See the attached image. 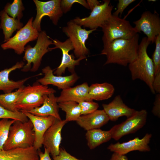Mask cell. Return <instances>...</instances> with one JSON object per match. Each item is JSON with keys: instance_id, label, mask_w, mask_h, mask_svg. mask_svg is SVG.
<instances>
[{"instance_id": "6da1fadb", "label": "cell", "mask_w": 160, "mask_h": 160, "mask_svg": "<svg viewBox=\"0 0 160 160\" xmlns=\"http://www.w3.org/2000/svg\"><path fill=\"white\" fill-rule=\"evenodd\" d=\"M139 36L137 33L129 39H115L103 46L101 55L106 56L104 65L116 64L126 66L137 57Z\"/></svg>"}, {"instance_id": "7a4b0ae2", "label": "cell", "mask_w": 160, "mask_h": 160, "mask_svg": "<svg viewBox=\"0 0 160 160\" xmlns=\"http://www.w3.org/2000/svg\"><path fill=\"white\" fill-rule=\"evenodd\" d=\"M151 43L146 37L142 38L139 44L137 56L128 64V68L133 80L139 79L143 81L151 92L155 94L153 87L155 68L152 60L147 52V48Z\"/></svg>"}, {"instance_id": "3957f363", "label": "cell", "mask_w": 160, "mask_h": 160, "mask_svg": "<svg viewBox=\"0 0 160 160\" xmlns=\"http://www.w3.org/2000/svg\"><path fill=\"white\" fill-rule=\"evenodd\" d=\"M33 125L29 119L25 122L15 120L10 126L8 137L3 147L4 150L26 148L33 146L35 135Z\"/></svg>"}, {"instance_id": "277c9868", "label": "cell", "mask_w": 160, "mask_h": 160, "mask_svg": "<svg viewBox=\"0 0 160 160\" xmlns=\"http://www.w3.org/2000/svg\"><path fill=\"white\" fill-rule=\"evenodd\" d=\"M56 92L53 88L36 81L32 85L24 87L16 102V108L19 111H29L42 104L44 95Z\"/></svg>"}, {"instance_id": "5b68a950", "label": "cell", "mask_w": 160, "mask_h": 160, "mask_svg": "<svg viewBox=\"0 0 160 160\" xmlns=\"http://www.w3.org/2000/svg\"><path fill=\"white\" fill-rule=\"evenodd\" d=\"M45 31L39 32L35 45L32 47L28 45L25 47L24 61L27 62L21 70L24 72L30 71L35 72L39 69L43 56L47 52L51 51L49 46L53 44L52 40L49 39Z\"/></svg>"}, {"instance_id": "8992f818", "label": "cell", "mask_w": 160, "mask_h": 160, "mask_svg": "<svg viewBox=\"0 0 160 160\" xmlns=\"http://www.w3.org/2000/svg\"><path fill=\"white\" fill-rule=\"evenodd\" d=\"M101 28L103 46L116 39L131 38L137 33L129 21L112 14Z\"/></svg>"}, {"instance_id": "52a82bcc", "label": "cell", "mask_w": 160, "mask_h": 160, "mask_svg": "<svg viewBox=\"0 0 160 160\" xmlns=\"http://www.w3.org/2000/svg\"><path fill=\"white\" fill-rule=\"evenodd\" d=\"M96 29L87 30L77 24L73 20L67 23V25L62 28V31L70 40L74 48V53L77 59L86 57L89 51L87 47L86 41L90 34Z\"/></svg>"}, {"instance_id": "ba28073f", "label": "cell", "mask_w": 160, "mask_h": 160, "mask_svg": "<svg viewBox=\"0 0 160 160\" xmlns=\"http://www.w3.org/2000/svg\"><path fill=\"white\" fill-rule=\"evenodd\" d=\"M33 21L32 17L13 37L1 45L2 48L4 50L13 49L18 55L23 53L26 44L37 39L39 36V32L32 25Z\"/></svg>"}, {"instance_id": "9c48e42d", "label": "cell", "mask_w": 160, "mask_h": 160, "mask_svg": "<svg viewBox=\"0 0 160 160\" xmlns=\"http://www.w3.org/2000/svg\"><path fill=\"white\" fill-rule=\"evenodd\" d=\"M110 2V0H104L103 4L93 9L88 17L83 18L76 17L72 20L77 24L90 30L101 28L112 15L113 6Z\"/></svg>"}, {"instance_id": "30bf717a", "label": "cell", "mask_w": 160, "mask_h": 160, "mask_svg": "<svg viewBox=\"0 0 160 160\" xmlns=\"http://www.w3.org/2000/svg\"><path fill=\"white\" fill-rule=\"evenodd\" d=\"M147 115L148 113L145 109L136 111L132 116L109 130L112 138L118 140L125 135L135 133L145 125Z\"/></svg>"}, {"instance_id": "8fae6325", "label": "cell", "mask_w": 160, "mask_h": 160, "mask_svg": "<svg viewBox=\"0 0 160 160\" xmlns=\"http://www.w3.org/2000/svg\"><path fill=\"white\" fill-rule=\"evenodd\" d=\"M33 1L36 6L37 13L33 22V27L39 32H40L41 31V20L46 16L49 17L54 25H57L63 14L60 6L61 0H51L47 1L38 0Z\"/></svg>"}, {"instance_id": "7c38bea8", "label": "cell", "mask_w": 160, "mask_h": 160, "mask_svg": "<svg viewBox=\"0 0 160 160\" xmlns=\"http://www.w3.org/2000/svg\"><path fill=\"white\" fill-rule=\"evenodd\" d=\"M51 39L52 44L55 45V47L52 48L49 47V49L51 51L55 49H59L61 50L62 53L60 64L53 73L54 74L61 76L65 73L66 68L71 74L75 73V66L79 65L80 61L86 57H81L75 60L73 55L69 54V51L73 50L74 48L69 38L63 42L57 39Z\"/></svg>"}, {"instance_id": "4fadbf2b", "label": "cell", "mask_w": 160, "mask_h": 160, "mask_svg": "<svg viewBox=\"0 0 160 160\" xmlns=\"http://www.w3.org/2000/svg\"><path fill=\"white\" fill-rule=\"evenodd\" d=\"M133 23L136 33L143 32L151 43L154 42L156 36L160 34V18L156 12L145 11Z\"/></svg>"}, {"instance_id": "5bb4252c", "label": "cell", "mask_w": 160, "mask_h": 160, "mask_svg": "<svg viewBox=\"0 0 160 160\" xmlns=\"http://www.w3.org/2000/svg\"><path fill=\"white\" fill-rule=\"evenodd\" d=\"M67 122L65 120L55 119L52 125L45 132L43 137L42 145L48 149L52 158L58 155L60 152V145L62 138V129Z\"/></svg>"}, {"instance_id": "9a60e30c", "label": "cell", "mask_w": 160, "mask_h": 160, "mask_svg": "<svg viewBox=\"0 0 160 160\" xmlns=\"http://www.w3.org/2000/svg\"><path fill=\"white\" fill-rule=\"evenodd\" d=\"M152 135L146 133L141 139L137 137L128 141L111 144L107 148L111 152L125 155L129 152L135 151L140 152H149L151 149L149 145Z\"/></svg>"}, {"instance_id": "2e32d148", "label": "cell", "mask_w": 160, "mask_h": 160, "mask_svg": "<svg viewBox=\"0 0 160 160\" xmlns=\"http://www.w3.org/2000/svg\"><path fill=\"white\" fill-rule=\"evenodd\" d=\"M42 71L44 76L36 81L43 85H52L59 89L63 90L71 87L79 78L76 73L66 76H55L53 73V70L49 66L43 68Z\"/></svg>"}, {"instance_id": "e0dca14e", "label": "cell", "mask_w": 160, "mask_h": 160, "mask_svg": "<svg viewBox=\"0 0 160 160\" xmlns=\"http://www.w3.org/2000/svg\"><path fill=\"white\" fill-rule=\"evenodd\" d=\"M21 112L33 124V130L35 135V140L33 147L37 150H39L42 145L43 136L45 132L53 124L55 118L51 116L40 117L27 112Z\"/></svg>"}, {"instance_id": "ac0fdd59", "label": "cell", "mask_w": 160, "mask_h": 160, "mask_svg": "<svg viewBox=\"0 0 160 160\" xmlns=\"http://www.w3.org/2000/svg\"><path fill=\"white\" fill-rule=\"evenodd\" d=\"M102 106L109 120L113 121H116L119 118L123 116L128 118L136 111L124 103L121 96L119 95L116 96L108 104H103Z\"/></svg>"}, {"instance_id": "d6986e66", "label": "cell", "mask_w": 160, "mask_h": 160, "mask_svg": "<svg viewBox=\"0 0 160 160\" xmlns=\"http://www.w3.org/2000/svg\"><path fill=\"white\" fill-rule=\"evenodd\" d=\"M89 87L88 83L85 82L62 90L59 96L57 97V102L58 103L70 101L79 103L84 101H93L89 95Z\"/></svg>"}, {"instance_id": "ffe728a7", "label": "cell", "mask_w": 160, "mask_h": 160, "mask_svg": "<svg viewBox=\"0 0 160 160\" xmlns=\"http://www.w3.org/2000/svg\"><path fill=\"white\" fill-rule=\"evenodd\" d=\"M25 65L23 61L18 62L12 67L0 71V90H2L4 93L12 92L15 89H18L24 86L25 82L33 77H29L17 81L9 79V74L12 71L22 68Z\"/></svg>"}, {"instance_id": "44dd1931", "label": "cell", "mask_w": 160, "mask_h": 160, "mask_svg": "<svg viewBox=\"0 0 160 160\" xmlns=\"http://www.w3.org/2000/svg\"><path fill=\"white\" fill-rule=\"evenodd\" d=\"M43 98V103L40 106L27 112L38 116H51L57 119H61L59 113L57 97H55L54 93L45 95Z\"/></svg>"}, {"instance_id": "7402d4cb", "label": "cell", "mask_w": 160, "mask_h": 160, "mask_svg": "<svg viewBox=\"0 0 160 160\" xmlns=\"http://www.w3.org/2000/svg\"><path fill=\"white\" fill-rule=\"evenodd\" d=\"M109 120L103 110H97L91 113L81 115L76 122L80 127L87 131L99 128Z\"/></svg>"}, {"instance_id": "603a6c76", "label": "cell", "mask_w": 160, "mask_h": 160, "mask_svg": "<svg viewBox=\"0 0 160 160\" xmlns=\"http://www.w3.org/2000/svg\"><path fill=\"white\" fill-rule=\"evenodd\" d=\"M0 160H39L38 150L33 146L0 150Z\"/></svg>"}, {"instance_id": "cb8c5ba5", "label": "cell", "mask_w": 160, "mask_h": 160, "mask_svg": "<svg viewBox=\"0 0 160 160\" xmlns=\"http://www.w3.org/2000/svg\"><path fill=\"white\" fill-rule=\"evenodd\" d=\"M0 28L3 31L4 42L11 38L15 31L19 30L23 26L20 20L10 17L4 10L0 12Z\"/></svg>"}, {"instance_id": "d4e9b609", "label": "cell", "mask_w": 160, "mask_h": 160, "mask_svg": "<svg viewBox=\"0 0 160 160\" xmlns=\"http://www.w3.org/2000/svg\"><path fill=\"white\" fill-rule=\"evenodd\" d=\"M113 86L108 82L92 84L89 87V94L92 100L100 101L108 99L113 94Z\"/></svg>"}, {"instance_id": "484cf974", "label": "cell", "mask_w": 160, "mask_h": 160, "mask_svg": "<svg viewBox=\"0 0 160 160\" xmlns=\"http://www.w3.org/2000/svg\"><path fill=\"white\" fill-rule=\"evenodd\" d=\"M85 136L87 145L90 149H95L112 138L109 130L104 131L99 128L87 131Z\"/></svg>"}, {"instance_id": "4316f807", "label": "cell", "mask_w": 160, "mask_h": 160, "mask_svg": "<svg viewBox=\"0 0 160 160\" xmlns=\"http://www.w3.org/2000/svg\"><path fill=\"white\" fill-rule=\"evenodd\" d=\"M59 108L66 113L65 120L68 122L76 121L81 115V109L78 103L73 101L58 103Z\"/></svg>"}, {"instance_id": "83f0119b", "label": "cell", "mask_w": 160, "mask_h": 160, "mask_svg": "<svg viewBox=\"0 0 160 160\" xmlns=\"http://www.w3.org/2000/svg\"><path fill=\"white\" fill-rule=\"evenodd\" d=\"M24 86L15 92L0 94V105L12 112L19 111L16 108L15 105Z\"/></svg>"}, {"instance_id": "f1b7e54d", "label": "cell", "mask_w": 160, "mask_h": 160, "mask_svg": "<svg viewBox=\"0 0 160 160\" xmlns=\"http://www.w3.org/2000/svg\"><path fill=\"white\" fill-rule=\"evenodd\" d=\"M24 9L22 0H14L11 3H7L4 10L11 17L20 20L23 17V11Z\"/></svg>"}, {"instance_id": "f546056e", "label": "cell", "mask_w": 160, "mask_h": 160, "mask_svg": "<svg viewBox=\"0 0 160 160\" xmlns=\"http://www.w3.org/2000/svg\"><path fill=\"white\" fill-rule=\"evenodd\" d=\"M15 121L8 119L0 120V150L3 149V145L7 139L10 127Z\"/></svg>"}, {"instance_id": "4dcf8cb0", "label": "cell", "mask_w": 160, "mask_h": 160, "mask_svg": "<svg viewBox=\"0 0 160 160\" xmlns=\"http://www.w3.org/2000/svg\"><path fill=\"white\" fill-rule=\"evenodd\" d=\"M8 119L25 122L28 119L22 112H12L6 109L0 105V119Z\"/></svg>"}, {"instance_id": "1f68e13d", "label": "cell", "mask_w": 160, "mask_h": 160, "mask_svg": "<svg viewBox=\"0 0 160 160\" xmlns=\"http://www.w3.org/2000/svg\"><path fill=\"white\" fill-rule=\"evenodd\" d=\"M154 42L155 48L151 59L154 67L155 75L160 72V34L156 36Z\"/></svg>"}, {"instance_id": "d6a6232c", "label": "cell", "mask_w": 160, "mask_h": 160, "mask_svg": "<svg viewBox=\"0 0 160 160\" xmlns=\"http://www.w3.org/2000/svg\"><path fill=\"white\" fill-rule=\"evenodd\" d=\"M81 109V114L85 115L91 113L97 110L98 103L93 101H84L78 103Z\"/></svg>"}, {"instance_id": "836d02e7", "label": "cell", "mask_w": 160, "mask_h": 160, "mask_svg": "<svg viewBox=\"0 0 160 160\" xmlns=\"http://www.w3.org/2000/svg\"><path fill=\"white\" fill-rule=\"evenodd\" d=\"M75 3H79L86 9H89L87 1L85 0H61L60 6L63 14L69 11L72 5Z\"/></svg>"}, {"instance_id": "e575fe53", "label": "cell", "mask_w": 160, "mask_h": 160, "mask_svg": "<svg viewBox=\"0 0 160 160\" xmlns=\"http://www.w3.org/2000/svg\"><path fill=\"white\" fill-rule=\"evenodd\" d=\"M135 0H119L117 4V9L112 14L115 16H121L124 9L131 4L135 1Z\"/></svg>"}, {"instance_id": "d590c367", "label": "cell", "mask_w": 160, "mask_h": 160, "mask_svg": "<svg viewBox=\"0 0 160 160\" xmlns=\"http://www.w3.org/2000/svg\"><path fill=\"white\" fill-rule=\"evenodd\" d=\"M53 160H82L71 155L62 148H60L59 155L53 157Z\"/></svg>"}, {"instance_id": "8d00e7d4", "label": "cell", "mask_w": 160, "mask_h": 160, "mask_svg": "<svg viewBox=\"0 0 160 160\" xmlns=\"http://www.w3.org/2000/svg\"><path fill=\"white\" fill-rule=\"evenodd\" d=\"M152 112L155 116L160 117V94L156 95Z\"/></svg>"}, {"instance_id": "74e56055", "label": "cell", "mask_w": 160, "mask_h": 160, "mask_svg": "<svg viewBox=\"0 0 160 160\" xmlns=\"http://www.w3.org/2000/svg\"><path fill=\"white\" fill-rule=\"evenodd\" d=\"M153 87L155 93L160 94V72L155 75Z\"/></svg>"}, {"instance_id": "f35d334b", "label": "cell", "mask_w": 160, "mask_h": 160, "mask_svg": "<svg viewBox=\"0 0 160 160\" xmlns=\"http://www.w3.org/2000/svg\"><path fill=\"white\" fill-rule=\"evenodd\" d=\"M38 153L39 160H52L50 156L49 151L45 148L44 153L40 151H38Z\"/></svg>"}, {"instance_id": "ab89813d", "label": "cell", "mask_w": 160, "mask_h": 160, "mask_svg": "<svg viewBox=\"0 0 160 160\" xmlns=\"http://www.w3.org/2000/svg\"><path fill=\"white\" fill-rule=\"evenodd\" d=\"M110 160H128V159L125 155H121L113 152Z\"/></svg>"}, {"instance_id": "60d3db41", "label": "cell", "mask_w": 160, "mask_h": 160, "mask_svg": "<svg viewBox=\"0 0 160 160\" xmlns=\"http://www.w3.org/2000/svg\"><path fill=\"white\" fill-rule=\"evenodd\" d=\"M87 2L89 9H90L91 11L96 7L101 4L100 1L97 0H87Z\"/></svg>"}]
</instances>
